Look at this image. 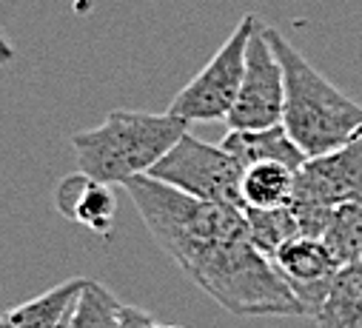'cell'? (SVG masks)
<instances>
[{
  "instance_id": "cell-1",
  "label": "cell",
  "mask_w": 362,
  "mask_h": 328,
  "mask_svg": "<svg viewBox=\"0 0 362 328\" xmlns=\"http://www.w3.org/2000/svg\"><path fill=\"white\" fill-rule=\"evenodd\" d=\"M183 271L237 317H305L274 260L251 242L248 228L209 245Z\"/></svg>"
},
{
  "instance_id": "cell-2",
  "label": "cell",
  "mask_w": 362,
  "mask_h": 328,
  "mask_svg": "<svg viewBox=\"0 0 362 328\" xmlns=\"http://www.w3.org/2000/svg\"><path fill=\"white\" fill-rule=\"evenodd\" d=\"M189 131V123L171 112L148 115L115 109L95 129L71 134L77 172L109 186H126L151 172L171 146Z\"/></svg>"
},
{
  "instance_id": "cell-3",
  "label": "cell",
  "mask_w": 362,
  "mask_h": 328,
  "mask_svg": "<svg viewBox=\"0 0 362 328\" xmlns=\"http://www.w3.org/2000/svg\"><path fill=\"white\" fill-rule=\"evenodd\" d=\"M268 37L286 74L283 126L305 157H320L356 140L362 134V106L345 98L277 29L268 26Z\"/></svg>"
},
{
  "instance_id": "cell-4",
  "label": "cell",
  "mask_w": 362,
  "mask_h": 328,
  "mask_svg": "<svg viewBox=\"0 0 362 328\" xmlns=\"http://www.w3.org/2000/svg\"><path fill=\"white\" fill-rule=\"evenodd\" d=\"M160 249L183 269L209 245L248 228L243 209L197 200L148 175L123 186Z\"/></svg>"
},
{
  "instance_id": "cell-5",
  "label": "cell",
  "mask_w": 362,
  "mask_h": 328,
  "mask_svg": "<svg viewBox=\"0 0 362 328\" xmlns=\"http://www.w3.org/2000/svg\"><path fill=\"white\" fill-rule=\"evenodd\" d=\"M243 175L245 166L228 154L223 146L206 143L186 131L180 137L171 151L151 166L148 177L174 186L197 200L223 203L234 209H245L243 203Z\"/></svg>"
},
{
  "instance_id": "cell-6",
  "label": "cell",
  "mask_w": 362,
  "mask_h": 328,
  "mask_svg": "<svg viewBox=\"0 0 362 328\" xmlns=\"http://www.w3.org/2000/svg\"><path fill=\"white\" fill-rule=\"evenodd\" d=\"M257 23H259L257 15H245L237 23V29L206 63V69L177 92V98L168 106L171 115L183 117L186 123H214L231 115L234 100L240 95L243 74H245L248 40Z\"/></svg>"
},
{
  "instance_id": "cell-7",
  "label": "cell",
  "mask_w": 362,
  "mask_h": 328,
  "mask_svg": "<svg viewBox=\"0 0 362 328\" xmlns=\"http://www.w3.org/2000/svg\"><path fill=\"white\" fill-rule=\"evenodd\" d=\"M286 106V74L277 52L271 46L268 26L257 23L245 52V74L231 115L228 129H268L283 123Z\"/></svg>"
},
{
  "instance_id": "cell-8",
  "label": "cell",
  "mask_w": 362,
  "mask_h": 328,
  "mask_svg": "<svg viewBox=\"0 0 362 328\" xmlns=\"http://www.w3.org/2000/svg\"><path fill=\"white\" fill-rule=\"evenodd\" d=\"M354 197H362V134L328 154L308 157L305 166L297 172L291 203L334 209Z\"/></svg>"
},
{
  "instance_id": "cell-9",
  "label": "cell",
  "mask_w": 362,
  "mask_h": 328,
  "mask_svg": "<svg viewBox=\"0 0 362 328\" xmlns=\"http://www.w3.org/2000/svg\"><path fill=\"white\" fill-rule=\"evenodd\" d=\"M54 209L60 217L88 228L98 237H109L117 217V197L109 183L92 180L83 172L63 177L54 189Z\"/></svg>"
},
{
  "instance_id": "cell-10",
  "label": "cell",
  "mask_w": 362,
  "mask_h": 328,
  "mask_svg": "<svg viewBox=\"0 0 362 328\" xmlns=\"http://www.w3.org/2000/svg\"><path fill=\"white\" fill-rule=\"evenodd\" d=\"M220 146L234 154L245 169L254 163H286L294 172H300L308 160L283 123L268 129H228Z\"/></svg>"
},
{
  "instance_id": "cell-11",
  "label": "cell",
  "mask_w": 362,
  "mask_h": 328,
  "mask_svg": "<svg viewBox=\"0 0 362 328\" xmlns=\"http://www.w3.org/2000/svg\"><path fill=\"white\" fill-rule=\"evenodd\" d=\"M86 286H88L86 277L63 280L60 286L43 291L40 297L26 300L9 308L6 314H0V328H60L71 317L74 303Z\"/></svg>"
},
{
  "instance_id": "cell-12",
  "label": "cell",
  "mask_w": 362,
  "mask_h": 328,
  "mask_svg": "<svg viewBox=\"0 0 362 328\" xmlns=\"http://www.w3.org/2000/svg\"><path fill=\"white\" fill-rule=\"evenodd\" d=\"M274 266L280 269V274L286 277V283L291 288L325 283L339 269L328 252V245L322 242V237H308V234H297V237L286 240L274 257Z\"/></svg>"
},
{
  "instance_id": "cell-13",
  "label": "cell",
  "mask_w": 362,
  "mask_h": 328,
  "mask_svg": "<svg viewBox=\"0 0 362 328\" xmlns=\"http://www.w3.org/2000/svg\"><path fill=\"white\" fill-rule=\"evenodd\" d=\"M314 322L317 328H356L362 322V263L337 269Z\"/></svg>"
},
{
  "instance_id": "cell-14",
  "label": "cell",
  "mask_w": 362,
  "mask_h": 328,
  "mask_svg": "<svg viewBox=\"0 0 362 328\" xmlns=\"http://www.w3.org/2000/svg\"><path fill=\"white\" fill-rule=\"evenodd\" d=\"M297 172L286 163H254L243 175L245 209H283L294 200Z\"/></svg>"
},
{
  "instance_id": "cell-15",
  "label": "cell",
  "mask_w": 362,
  "mask_h": 328,
  "mask_svg": "<svg viewBox=\"0 0 362 328\" xmlns=\"http://www.w3.org/2000/svg\"><path fill=\"white\" fill-rule=\"evenodd\" d=\"M322 242L328 245L337 266L359 263L362 257V197L345 200L331 209L328 226L322 231Z\"/></svg>"
},
{
  "instance_id": "cell-16",
  "label": "cell",
  "mask_w": 362,
  "mask_h": 328,
  "mask_svg": "<svg viewBox=\"0 0 362 328\" xmlns=\"http://www.w3.org/2000/svg\"><path fill=\"white\" fill-rule=\"evenodd\" d=\"M243 214H245V223H248L251 242L257 245V249L268 260L277 257L280 245L286 240H291V237L300 234L297 220H294V214H291L288 206H283V209H243Z\"/></svg>"
},
{
  "instance_id": "cell-17",
  "label": "cell",
  "mask_w": 362,
  "mask_h": 328,
  "mask_svg": "<svg viewBox=\"0 0 362 328\" xmlns=\"http://www.w3.org/2000/svg\"><path fill=\"white\" fill-rule=\"evenodd\" d=\"M123 305L98 283L88 280L71 311V328H115L120 325Z\"/></svg>"
},
{
  "instance_id": "cell-18",
  "label": "cell",
  "mask_w": 362,
  "mask_h": 328,
  "mask_svg": "<svg viewBox=\"0 0 362 328\" xmlns=\"http://www.w3.org/2000/svg\"><path fill=\"white\" fill-rule=\"evenodd\" d=\"M15 60V49H12V43H9V37L4 35V29H0V66H6V63H12Z\"/></svg>"
},
{
  "instance_id": "cell-19",
  "label": "cell",
  "mask_w": 362,
  "mask_h": 328,
  "mask_svg": "<svg viewBox=\"0 0 362 328\" xmlns=\"http://www.w3.org/2000/svg\"><path fill=\"white\" fill-rule=\"evenodd\" d=\"M154 328H180V325H157V322H154Z\"/></svg>"
},
{
  "instance_id": "cell-20",
  "label": "cell",
  "mask_w": 362,
  "mask_h": 328,
  "mask_svg": "<svg viewBox=\"0 0 362 328\" xmlns=\"http://www.w3.org/2000/svg\"><path fill=\"white\" fill-rule=\"evenodd\" d=\"M356 328H362V322H359V325H356Z\"/></svg>"
},
{
  "instance_id": "cell-21",
  "label": "cell",
  "mask_w": 362,
  "mask_h": 328,
  "mask_svg": "<svg viewBox=\"0 0 362 328\" xmlns=\"http://www.w3.org/2000/svg\"><path fill=\"white\" fill-rule=\"evenodd\" d=\"M359 263H362V257H359Z\"/></svg>"
}]
</instances>
